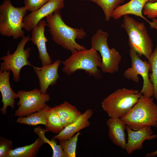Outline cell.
Wrapping results in <instances>:
<instances>
[{"mask_svg": "<svg viewBox=\"0 0 157 157\" xmlns=\"http://www.w3.org/2000/svg\"><path fill=\"white\" fill-rule=\"evenodd\" d=\"M47 26L53 40L63 48L71 52L75 50L86 49L84 47L77 43L76 39H84L86 33L82 28H73L63 21L60 10H57L46 17Z\"/></svg>", "mask_w": 157, "mask_h": 157, "instance_id": "6da1fadb", "label": "cell"}, {"mask_svg": "<svg viewBox=\"0 0 157 157\" xmlns=\"http://www.w3.org/2000/svg\"><path fill=\"white\" fill-rule=\"evenodd\" d=\"M134 131L147 126H155L157 122V105L152 97L143 95L124 117L120 118Z\"/></svg>", "mask_w": 157, "mask_h": 157, "instance_id": "7a4b0ae2", "label": "cell"}, {"mask_svg": "<svg viewBox=\"0 0 157 157\" xmlns=\"http://www.w3.org/2000/svg\"><path fill=\"white\" fill-rule=\"evenodd\" d=\"M72 53L68 58L61 62L65 73L70 75L77 70H83L95 79L101 78V72L98 68L101 67L102 58L97 51L91 48L88 50H75Z\"/></svg>", "mask_w": 157, "mask_h": 157, "instance_id": "3957f363", "label": "cell"}, {"mask_svg": "<svg viewBox=\"0 0 157 157\" xmlns=\"http://www.w3.org/2000/svg\"><path fill=\"white\" fill-rule=\"evenodd\" d=\"M121 27L128 36L130 49L140 57L144 56L148 60L153 51V43L145 24L138 22L128 15L123 16Z\"/></svg>", "mask_w": 157, "mask_h": 157, "instance_id": "277c9868", "label": "cell"}, {"mask_svg": "<svg viewBox=\"0 0 157 157\" xmlns=\"http://www.w3.org/2000/svg\"><path fill=\"white\" fill-rule=\"evenodd\" d=\"M27 10L24 6L16 7L10 0H5L0 5V33L16 40L24 36L23 19Z\"/></svg>", "mask_w": 157, "mask_h": 157, "instance_id": "5b68a950", "label": "cell"}, {"mask_svg": "<svg viewBox=\"0 0 157 157\" xmlns=\"http://www.w3.org/2000/svg\"><path fill=\"white\" fill-rule=\"evenodd\" d=\"M142 94L138 90L125 88L115 91L101 103L103 110L111 118H121L137 103Z\"/></svg>", "mask_w": 157, "mask_h": 157, "instance_id": "8992f818", "label": "cell"}, {"mask_svg": "<svg viewBox=\"0 0 157 157\" xmlns=\"http://www.w3.org/2000/svg\"><path fill=\"white\" fill-rule=\"evenodd\" d=\"M108 36L107 32L99 29L92 38L91 48L101 54L102 72L112 74L118 72L122 57L115 48H109L107 42Z\"/></svg>", "mask_w": 157, "mask_h": 157, "instance_id": "52a82bcc", "label": "cell"}, {"mask_svg": "<svg viewBox=\"0 0 157 157\" xmlns=\"http://www.w3.org/2000/svg\"><path fill=\"white\" fill-rule=\"evenodd\" d=\"M30 38L29 35L23 37L13 54L10 53V51H8L6 55L0 58V60L3 61L0 63V71H11L13 80L16 83L20 81V72L23 67L26 65L34 66L28 60L30 56V48H24L26 44L30 41Z\"/></svg>", "mask_w": 157, "mask_h": 157, "instance_id": "ba28073f", "label": "cell"}, {"mask_svg": "<svg viewBox=\"0 0 157 157\" xmlns=\"http://www.w3.org/2000/svg\"><path fill=\"white\" fill-rule=\"evenodd\" d=\"M129 55L131 60V67L124 71V77L138 83L139 80L138 75L141 76L143 78V85L140 92L144 97H152L154 95V88L149 77V72L151 68L150 63L148 62L143 61L135 51L130 49Z\"/></svg>", "mask_w": 157, "mask_h": 157, "instance_id": "9c48e42d", "label": "cell"}, {"mask_svg": "<svg viewBox=\"0 0 157 157\" xmlns=\"http://www.w3.org/2000/svg\"><path fill=\"white\" fill-rule=\"evenodd\" d=\"M17 93L19 101L15 116L18 117H26L41 110L48 106L46 103L50 99L48 94H42L37 88L28 91L19 90Z\"/></svg>", "mask_w": 157, "mask_h": 157, "instance_id": "30bf717a", "label": "cell"}, {"mask_svg": "<svg viewBox=\"0 0 157 157\" xmlns=\"http://www.w3.org/2000/svg\"><path fill=\"white\" fill-rule=\"evenodd\" d=\"M65 0H50L38 10L26 15L23 19V28L30 32L43 18L64 6Z\"/></svg>", "mask_w": 157, "mask_h": 157, "instance_id": "8fae6325", "label": "cell"}, {"mask_svg": "<svg viewBox=\"0 0 157 157\" xmlns=\"http://www.w3.org/2000/svg\"><path fill=\"white\" fill-rule=\"evenodd\" d=\"M157 1V0H131L114 10L112 12L111 17L116 20L125 15H133L142 18L149 24L151 28H155L157 30V19H153V21L150 22L144 17L142 12L143 7L147 3L154 2Z\"/></svg>", "mask_w": 157, "mask_h": 157, "instance_id": "7c38bea8", "label": "cell"}, {"mask_svg": "<svg viewBox=\"0 0 157 157\" xmlns=\"http://www.w3.org/2000/svg\"><path fill=\"white\" fill-rule=\"evenodd\" d=\"M61 62L60 60H57L50 65H42L40 67H33L38 79L40 90L42 93H47L49 86L57 83L59 78L58 68Z\"/></svg>", "mask_w": 157, "mask_h": 157, "instance_id": "4fadbf2b", "label": "cell"}, {"mask_svg": "<svg viewBox=\"0 0 157 157\" xmlns=\"http://www.w3.org/2000/svg\"><path fill=\"white\" fill-rule=\"evenodd\" d=\"M46 26H47L46 20H42L40 21L32 30L31 37L30 38V41L37 47L39 54V58L42 65H49L53 63L47 49L46 43L48 40L44 34Z\"/></svg>", "mask_w": 157, "mask_h": 157, "instance_id": "5bb4252c", "label": "cell"}, {"mask_svg": "<svg viewBox=\"0 0 157 157\" xmlns=\"http://www.w3.org/2000/svg\"><path fill=\"white\" fill-rule=\"evenodd\" d=\"M128 141L125 149L127 153L131 154L135 151L141 150L142 144L146 140L157 138V135L154 134L151 126H146L138 131H134L126 126Z\"/></svg>", "mask_w": 157, "mask_h": 157, "instance_id": "9a60e30c", "label": "cell"}, {"mask_svg": "<svg viewBox=\"0 0 157 157\" xmlns=\"http://www.w3.org/2000/svg\"><path fill=\"white\" fill-rule=\"evenodd\" d=\"M93 114L92 109H87L74 121L65 127L53 138L59 141L69 139L80 131L90 125L89 119Z\"/></svg>", "mask_w": 157, "mask_h": 157, "instance_id": "2e32d148", "label": "cell"}, {"mask_svg": "<svg viewBox=\"0 0 157 157\" xmlns=\"http://www.w3.org/2000/svg\"><path fill=\"white\" fill-rule=\"evenodd\" d=\"M10 75V71H0V91L2 97L1 102L3 104V106L0 110L3 115L6 114L8 106H10L13 109H14L15 99L18 98L17 93H15L11 87L9 80Z\"/></svg>", "mask_w": 157, "mask_h": 157, "instance_id": "e0dca14e", "label": "cell"}, {"mask_svg": "<svg viewBox=\"0 0 157 157\" xmlns=\"http://www.w3.org/2000/svg\"><path fill=\"white\" fill-rule=\"evenodd\" d=\"M108 128V135L113 143L125 150L126 141L125 130L126 125L119 118H111L106 122Z\"/></svg>", "mask_w": 157, "mask_h": 157, "instance_id": "ac0fdd59", "label": "cell"}, {"mask_svg": "<svg viewBox=\"0 0 157 157\" xmlns=\"http://www.w3.org/2000/svg\"><path fill=\"white\" fill-rule=\"evenodd\" d=\"M54 107L64 128L74 121L82 114L75 106L67 101Z\"/></svg>", "mask_w": 157, "mask_h": 157, "instance_id": "d6986e66", "label": "cell"}, {"mask_svg": "<svg viewBox=\"0 0 157 157\" xmlns=\"http://www.w3.org/2000/svg\"><path fill=\"white\" fill-rule=\"evenodd\" d=\"M38 137L31 144L12 149L7 157H35L36 156L41 147L44 144Z\"/></svg>", "mask_w": 157, "mask_h": 157, "instance_id": "ffe728a7", "label": "cell"}, {"mask_svg": "<svg viewBox=\"0 0 157 157\" xmlns=\"http://www.w3.org/2000/svg\"><path fill=\"white\" fill-rule=\"evenodd\" d=\"M48 105L41 110L31 113L26 117H19L17 123L30 126H36L38 124L47 125L45 113L49 107Z\"/></svg>", "mask_w": 157, "mask_h": 157, "instance_id": "44dd1931", "label": "cell"}, {"mask_svg": "<svg viewBox=\"0 0 157 157\" xmlns=\"http://www.w3.org/2000/svg\"><path fill=\"white\" fill-rule=\"evenodd\" d=\"M45 117L47 123L45 128L47 132L58 134L64 128L54 107H49L45 113Z\"/></svg>", "mask_w": 157, "mask_h": 157, "instance_id": "7402d4cb", "label": "cell"}, {"mask_svg": "<svg viewBox=\"0 0 157 157\" xmlns=\"http://www.w3.org/2000/svg\"><path fill=\"white\" fill-rule=\"evenodd\" d=\"M34 132L42 140L44 144H48L51 147L53 150L52 157H65L64 151L60 146L57 144L56 140L52 138L51 140L48 139L45 135L47 130L40 126L35 128Z\"/></svg>", "mask_w": 157, "mask_h": 157, "instance_id": "603a6c76", "label": "cell"}, {"mask_svg": "<svg viewBox=\"0 0 157 157\" xmlns=\"http://www.w3.org/2000/svg\"><path fill=\"white\" fill-rule=\"evenodd\" d=\"M93 2L99 6L102 9L105 20L108 22L110 19L113 11L123 3L124 0H80Z\"/></svg>", "mask_w": 157, "mask_h": 157, "instance_id": "cb8c5ba5", "label": "cell"}, {"mask_svg": "<svg viewBox=\"0 0 157 157\" xmlns=\"http://www.w3.org/2000/svg\"><path fill=\"white\" fill-rule=\"evenodd\" d=\"M81 134L78 132L69 139L60 141L59 144L64 151L65 157H76L77 142Z\"/></svg>", "mask_w": 157, "mask_h": 157, "instance_id": "d4e9b609", "label": "cell"}, {"mask_svg": "<svg viewBox=\"0 0 157 157\" xmlns=\"http://www.w3.org/2000/svg\"><path fill=\"white\" fill-rule=\"evenodd\" d=\"M148 60L150 65V71L151 72L149 75V77L150 81L153 85L154 88L153 96L157 99V44Z\"/></svg>", "mask_w": 157, "mask_h": 157, "instance_id": "484cf974", "label": "cell"}, {"mask_svg": "<svg viewBox=\"0 0 157 157\" xmlns=\"http://www.w3.org/2000/svg\"><path fill=\"white\" fill-rule=\"evenodd\" d=\"M13 146L11 140L0 137V157H7L13 149Z\"/></svg>", "mask_w": 157, "mask_h": 157, "instance_id": "4316f807", "label": "cell"}, {"mask_svg": "<svg viewBox=\"0 0 157 157\" xmlns=\"http://www.w3.org/2000/svg\"><path fill=\"white\" fill-rule=\"evenodd\" d=\"M50 0H24V6L27 11L33 12L40 8Z\"/></svg>", "mask_w": 157, "mask_h": 157, "instance_id": "83f0119b", "label": "cell"}, {"mask_svg": "<svg viewBox=\"0 0 157 157\" xmlns=\"http://www.w3.org/2000/svg\"><path fill=\"white\" fill-rule=\"evenodd\" d=\"M143 14L149 18L157 17V1L154 2H148L144 5L142 10Z\"/></svg>", "mask_w": 157, "mask_h": 157, "instance_id": "f1b7e54d", "label": "cell"}, {"mask_svg": "<svg viewBox=\"0 0 157 157\" xmlns=\"http://www.w3.org/2000/svg\"><path fill=\"white\" fill-rule=\"evenodd\" d=\"M155 127L157 128V122ZM156 156H157V150L154 152L147 154L145 156L147 157H154Z\"/></svg>", "mask_w": 157, "mask_h": 157, "instance_id": "f546056e", "label": "cell"}]
</instances>
